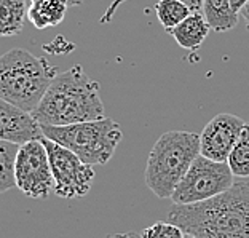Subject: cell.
<instances>
[{"instance_id":"6da1fadb","label":"cell","mask_w":249,"mask_h":238,"mask_svg":"<svg viewBox=\"0 0 249 238\" xmlns=\"http://www.w3.org/2000/svg\"><path fill=\"white\" fill-rule=\"evenodd\" d=\"M168 220L196 238H249V181L194 205H173Z\"/></svg>"},{"instance_id":"7a4b0ae2","label":"cell","mask_w":249,"mask_h":238,"mask_svg":"<svg viewBox=\"0 0 249 238\" xmlns=\"http://www.w3.org/2000/svg\"><path fill=\"white\" fill-rule=\"evenodd\" d=\"M104 112L99 83L77 64L53 78L32 117L40 127H66L98 120L104 117Z\"/></svg>"},{"instance_id":"3957f363","label":"cell","mask_w":249,"mask_h":238,"mask_svg":"<svg viewBox=\"0 0 249 238\" xmlns=\"http://www.w3.org/2000/svg\"><path fill=\"white\" fill-rule=\"evenodd\" d=\"M58 69L27 50L13 48L0 56V98L32 114Z\"/></svg>"},{"instance_id":"277c9868","label":"cell","mask_w":249,"mask_h":238,"mask_svg":"<svg viewBox=\"0 0 249 238\" xmlns=\"http://www.w3.org/2000/svg\"><path fill=\"white\" fill-rule=\"evenodd\" d=\"M200 155V134L190 131L163 133L152 147L145 166V184L158 198H171L180 179Z\"/></svg>"},{"instance_id":"5b68a950","label":"cell","mask_w":249,"mask_h":238,"mask_svg":"<svg viewBox=\"0 0 249 238\" xmlns=\"http://www.w3.org/2000/svg\"><path fill=\"white\" fill-rule=\"evenodd\" d=\"M43 136L67 147L88 165H106L114 157L123 133L112 118H98L66 127H42Z\"/></svg>"},{"instance_id":"8992f818","label":"cell","mask_w":249,"mask_h":238,"mask_svg":"<svg viewBox=\"0 0 249 238\" xmlns=\"http://www.w3.org/2000/svg\"><path fill=\"white\" fill-rule=\"evenodd\" d=\"M233 184L235 176L227 162H214L200 154L173 192V205H194L206 201L224 194Z\"/></svg>"},{"instance_id":"52a82bcc","label":"cell","mask_w":249,"mask_h":238,"mask_svg":"<svg viewBox=\"0 0 249 238\" xmlns=\"http://www.w3.org/2000/svg\"><path fill=\"white\" fill-rule=\"evenodd\" d=\"M43 144L47 147L50 165H52L54 194L66 200L87 195L91 190L94 181L93 166L85 163L80 157L75 155L67 147L54 143L45 136Z\"/></svg>"},{"instance_id":"ba28073f","label":"cell","mask_w":249,"mask_h":238,"mask_svg":"<svg viewBox=\"0 0 249 238\" xmlns=\"http://www.w3.org/2000/svg\"><path fill=\"white\" fill-rule=\"evenodd\" d=\"M15 185L29 198H47L54 190L52 165L43 138L27 141L18 147Z\"/></svg>"},{"instance_id":"9c48e42d","label":"cell","mask_w":249,"mask_h":238,"mask_svg":"<svg viewBox=\"0 0 249 238\" xmlns=\"http://www.w3.org/2000/svg\"><path fill=\"white\" fill-rule=\"evenodd\" d=\"M246 122L233 114H217L200 134V154L214 162H227Z\"/></svg>"},{"instance_id":"30bf717a","label":"cell","mask_w":249,"mask_h":238,"mask_svg":"<svg viewBox=\"0 0 249 238\" xmlns=\"http://www.w3.org/2000/svg\"><path fill=\"white\" fill-rule=\"evenodd\" d=\"M42 127L29 112L0 98V141L24 144L32 139H42Z\"/></svg>"},{"instance_id":"8fae6325","label":"cell","mask_w":249,"mask_h":238,"mask_svg":"<svg viewBox=\"0 0 249 238\" xmlns=\"http://www.w3.org/2000/svg\"><path fill=\"white\" fill-rule=\"evenodd\" d=\"M209 29L211 27H209L201 11H192L182 22H179L176 27L169 29L168 32L171 34L180 48L194 52V50L200 48L201 43L205 42Z\"/></svg>"},{"instance_id":"7c38bea8","label":"cell","mask_w":249,"mask_h":238,"mask_svg":"<svg viewBox=\"0 0 249 238\" xmlns=\"http://www.w3.org/2000/svg\"><path fill=\"white\" fill-rule=\"evenodd\" d=\"M67 0H31L27 18L37 29H48L62 22L67 13Z\"/></svg>"},{"instance_id":"4fadbf2b","label":"cell","mask_w":249,"mask_h":238,"mask_svg":"<svg viewBox=\"0 0 249 238\" xmlns=\"http://www.w3.org/2000/svg\"><path fill=\"white\" fill-rule=\"evenodd\" d=\"M201 13L216 32H227L238 24V13L231 10L230 0H205Z\"/></svg>"},{"instance_id":"5bb4252c","label":"cell","mask_w":249,"mask_h":238,"mask_svg":"<svg viewBox=\"0 0 249 238\" xmlns=\"http://www.w3.org/2000/svg\"><path fill=\"white\" fill-rule=\"evenodd\" d=\"M26 0H0V37H13L26 22Z\"/></svg>"},{"instance_id":"9a60e30c","label":"cell","mask_w":249,"mask_h":238,"mask_svg":"<svg viewBox=\"0 0 249 238\" xmlns=\"http://www.w3.org/2000/svg\"><path fill=\"white\" fill-rule=\"evenodd\" d=\"M227 163L233 176L241 179L249 178V123L243 128L238 141L227 158Z\"/></svg>"},{"instance_id":"2e32d148","label":"cell","mask_w":249,"mask_h":238,"mask_svg":"<svg viewBox=\"0 0 249 238\" xmlns=\"http://www.w3.org/2000/svg\"><path fill=\"white\" fill-rule=\"evenodd\" d=\"M155 13L160 24L169 31L176 27L179 22H182L192 13V10L180 0H158L155 5Z\"/></svg>"},{"instance_id":"e0dca14e","label":"cell","mask_w":249,"mask_h":238,"mask_svg":"<svg viewBox=\"0 0 249 238\" xmlns=\"http://www.w3.org/2000/svg\"><path fill=\"white\" fill-rule=\"evenodd\" d=\"M18 144L0 141V194L15 187V160Z\"/></svg>"},{"instance_id":"ac0fdd59","label":"cell","mask_w":249,"mask_h":238,"mask_svg":"<svg viewBox=\"0 0 249 238\" xmlns=\"http://www.w3.org/2000/svg\"><path fill=\"white\" fill-rule=\"evenodd\" d=\"M185 232L169 220H158L142 232L144 238H184Z\"/></svg>"},{"instance_id":"d6986e66","label":"cell","mask_w":249,"mask_h":238,"mask_svg":"<svg viewBox=\"0 0 249 238\" xmlns=\"http://www.w3.org/2000/svg\"><path fill=\"white\" fill-rule=\"evenodd\" d=\"M180 2H184L192 11H201L205 0H180Z\"/></svg>"},{"instance_id":"ffe728a7","label":"cell","mask_w":249,"mask_h":238,"mask_svg":"<svg viewBox=\"0 0 249 238\" xmlns=\"http://www.w3.org/2000/svg\"><path fill=\"white\" fill-rule=\"evenodd\" d=\"M249 2V0H230V5H231V10L235 11V13L240 15V11L243 10V7Z\"/></svg>"},{"instance_id":"44dd1931","label":"cell","mask_w":249,"mask_h":238,"mask_svg":"<svg viewBox=\"0 0 249 238\" xmlns=\"http://www.w3.org/2000/svg\"><path fill=\"white\" fill-rule=\"evenodd\" d=\"M107 238H144L142 234H136V232H126V234H114Z\"/></svg>"},{"instance_id":"7402d4cb","label":"cell","mask_w":249,"mask_h":238,"mask_svg":"<svg viewBox=\"0 0 249 238\" xmlns=\"http://www.w3.org/2000/svg\"><path fill=\"white\" fill-rule=\"evenodd\" d=\"M240 15L245 18V21H246V27H248V31H249V2L243 7V10L240 11Z\"/></svg>"},{"instance_id":"603a6c76","label":"cell","mask_w":249,"mask_h":238,"mask_svg":"<svg viewBox=\"0 0 249 238\" xmlns=\"http://www.w3.org/2000/svg\"><path fill=\"white\" fill-rule=\"evenodd\" d=\"M82 2H83V0H67V3L73 5V7H75V5H80Z\"/></svg>"},{"instance_id":"cb8c5ba5","label":"cell","mask_w":249,"mask_h":238,"mask_svg":"<svg viewBox=\"0 0 249 238\" xmlns=\"http://www.w3.org/2000/svg\"><path fill=\"white\" fill-rule=\"evenodd\" d=\"M184 238H196V237H194V235H189V234H185V235H184Z\"/></svg>"}]
</instances>
